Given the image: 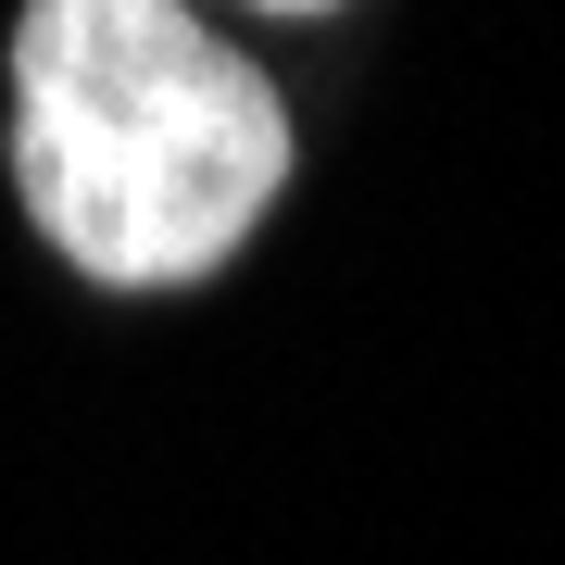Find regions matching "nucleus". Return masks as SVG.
<instances>
[{
    "mask_svg": "<svg viewBox=\"0 0 565 565\" xmlns=\"http://www.w3.org/2000/svg\"><path fill=\"white\" fill-rule=\"evenodd\" d=\"M289 102L189 0L13 13V202L102 289H189L277 214Z\"/></svg>",
    "mask_w": 565,
    "mask_h": 565,
    "instance_id": "1",
    "label": "nucleus"
},
{
    "mask_svg": "<svg viewBox=\"0 0 565 565\" xmlns=\"http://www.w3.org/2000/svg\"><path fill=\"white\" fill-rule=\"evenodd\" d=\"M252 13H340V0H252Z\"/></svg>",
    "mask_w": 565,
    "mask_h": 565,
    "instance_id": "2",
    "label": "nucleus"
}]
</instances>
